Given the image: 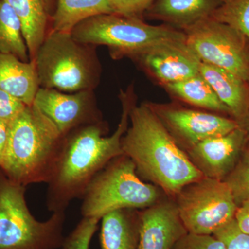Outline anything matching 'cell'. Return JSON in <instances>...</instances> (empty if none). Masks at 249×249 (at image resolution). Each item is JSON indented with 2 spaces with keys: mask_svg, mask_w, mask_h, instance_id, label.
<instances>
[{
  "mask_svg": "<svg viewBox=\"0 0 249 249\" xmlns=\"http://www.w3.org/2000/svg\"><path fill=\"white\" fill-rule=\"evenodd\" d=\"M177 144L187 152L206 139L225 135L240 124L217 113L196 110L178 105L150 103Z\"/></svg>",
  "mask_w": 249,
  "mask_h": 249,
  "instance_id": "obj_10",
  "label": "cell"
},
{
  "mask_svg": "<svg viewBox=\"0 0 249 249\" xmlns=\"http://www.w3.org/2000/svg\"><path fill=\"white\" fill-rule=\"evenodd\" d=\"M199 73L219 99L230 110L241 127H245L249 109V83L232 72L200 62Z\"/></svg>",
  "mask_w": 249,
  "mask_h": 249,
  "instance_id": "obj_15",
  "label": "cell"
},
{
  "mask_svg": "<svg viewBox=\"0 0 249 249\" xmlns=\"http://www.w3.org/2000/svg\"><path fill=\"white\" fill-rule=\"evenodd\" d=\"M114 12L144 19L143 15L154 0H109Z\"/></svg>",
  "mask_w": 249,
  "mask_h": 249,
  "instance_id": "obj_28",
  "label": "cell"
},
{
  "mask_svg": "<svg viewBox=\"0 0 249 249\" xmlns=\"http://www.w3.org/2000/svg\"><path fill=\"white\" fill-rule=\"evenodd\" d=\"M65 137L34 105L9 123L0 169L11 181L27 187L48 183L56 168Z\"/></svg>",
  "mask_w": 249,
  "mask_h": 249,
  "instance_id": "obj_3",
  "label": "cell"
},
{
  "mask_svg": "<svg viewBox=\"0 0 249 249\" xmlns=\"http://www.w3.org/2000/svg\"><path fill=\"white\" fill-rule=\"evenodd\" d=\"M221 3L222 0H154L143 18L183 31L211 18Z\"/></svg>",
  "mask_w": 249,
  "mask_h": 249,
  "instance_id": "obj_16",
  "label": "cell"
},
{
  "mask_svg": "<svg viewBox=\"0 0 249 249\" xmlns=\"http://www.w3.org/2000/svg\"><path fill=\"white\" fill-rule=\"evenodd\" d=\"M40 88L35 62L0 53V89L29 106Z\"/></svg>",
  "mask_w": 249,
  "mask_h": 249,
  "instance_id": "obj_17",
  "label": "cell"
},
{
  "mask_svg": "<svg viewBox=\"0 0 249 249\" xmlns=\"http://www.w3.org/2000/svg\"><path fill=\"white\" fill-rule=\"evenodd\" d=\"M119 99L122 113L111 135L106 136L108 126L104 121L82 126L65 136L56 168L47 183L46 205L50 212H66L71 201L83 197L96 175L124 154L121 141L128 128L131 109L137 104L134 83L121 89Z\"/></svg>",
  "mask_w": 249,
  "mask_h": 249,
  "instance_id": "obj_1",
  "label": "cell"
},
{
  "mask_svg": "<svg viewBox=\"0 0 249 249\" xmlns=\"http://www.w3.org/2000/svg\"><path fill=\"white\" fill-rule=\"evenodd\" d=\"M121 147L133 161L139 176L171 199L186 185L204 178L160 122L150 102L132 107Z\"/></svg>",
  "mask_w": 249,
  "mask_h": 249,
  "instance_id": "obj_2",
  "label": "cell"
},
{
  "mask_svg": "<svg viewBox=\"0 0 249 249\" xmlns=\"http://www.w3.org/2000/svg\"><path fill=\"white\" fill-rule=\"evenodd\" d=\"M109 0H57L50 30L71 33L82 21L100 14H113Z\"/></svg>",
  "mask_w": 249,
  "mask_h": 249,
  "instance_id": "obj_21",
  "label": "cell"
},
{
  "mask_svg": "<svg viewBox=\"0 0 249 249\" xmlns=\"http://www.w3.org/2000/svg\"><path fill=\"white\" fill-rule=\"evenodd\" d=\"M165 196L158 186L144 182L133 161L123 154L93 178L81 198L80 213L101 219L117 210L146 209Z\"/></svg>",
  "mask_w": 249,
  "mask_h": 249,
  "instance_id": "obj_5",
  "label": "cell"
},
{
  "mask_svg": "<svg viewBox=\"0 0 249 249\" xmlns=\"http://www.w3.org/2000/svg\"><path fill=\"white\" fill-rule=\"evenodd\" d=\"M26 106L17 98L0 89V119L1 120L9 124L24 110Z\"/></svg>",
  "mask_w": 249,
  "mask_h": 249,
  "instance_id": "obj_29",
  "label": "cell"
},
{
  "mask_svg": "<svg viewBox=\"0 0 249 249\" xmlns=\"http://www.w3.org/2000/svg\"><path fill=\"white\" fill-rule=\"evenodd\" d=\"M172 249H227L224 242L214 235H196L187 232Z\"/></svg>",
  "mask_w": 249,
  "mask_h": 249,
  "instance_id": "obj_27",
  "label": "cell"
},
{
  "mask_svg": "<svg viewBox=\"0 0 249 249\" xmlns=\"http://www.w3.org/2000/svg\"><path fill=\"white\" fill-rule=\"evenodd\" d=\"M81 43L106 46L114 59L129 58L144 49L170 42H186L182 30L163 24L151 25L144 19L113 13L88 18L71 31Z\"/></svg>",
  "mask_w": 249,
  "mask_h": 249,
  "instance_id": "obj_7",
  "label": "cell"
},
{
  "mask_svg": "<svg viewBox=\"0 0 249 249\" xmlns=\"http://www.w3.org/2000/svg\"><path fill=\"white\" fill-rule=\"evenodd\" d=\"M211 18L237 29L249 40V0H222Z\"/></svg>",
  "mask_w": 249,
  "mask_h": 249,
  "instance_id": "obj_23",
  "label": "cell"
},
{
  "mask_svg": "<svg viewBox=\"0 0 249 249\" xmlns=\"http://www.w3.org/2000/svg\"><path fill=\"white\" fill-rule=\"evenodd\" d=\"M33 105L55 124L63 137L82 126L104 122L94 90L67 93L40 88Z\"/></svg>",
  "mask_w": 249,
  "mask_h": 249,
  "instance_id": "obj_11",
  "label": "cell"
},
{
  "mask_svg": "<svg viewBox=\"0 0 249 249\" xmlns=\"http://www.w3.org/2000/svg\"><path fill=\"white\" fill-rule=\"evenodd\" d=\"M223 181L230 187L237 206L249 200V142L246 144L235 168Z\"/></svg>",
  "mask_w": 249,
  "mask_h": 249,
  "instance_id": "obj_24",
  "label": "cell"
},
{
  "mask_svg": "<svg viewBox=\"0 0 249 249\" xmlns=\"http://www.w3.org/2000/svg\"><path fill=\"white\" fill-rule=\"evenodd\" d=\"M213 235L224 242L227 249H249V235L240 231L235 219Z\"/></svg>",
  "mask_w": 249,
  "mask_h": 249,
  "instance_id": "obj_26",
  "label": "cell"
},
{
  "mask_svg": "<svg viewBox=\"0 0 249 249\" xmlns=\"http://www.w3.org/2000/svg\"><path fill=\"white\" fill-rule=\"evenodd\" d=\"M101 219L83 217L72 231L66 236L60 249H90L91 240Z\"/></svg>",
  "mask_w": 249,
  "mask_h": 249,
  "instance_id": "obj_25",
  "label": "cell"
},
{
  "mask_svg": "<svg viewBox=\"0 0 249 249\" xmlns=\"http://www.w3.org/2000/svg\"><path fill=\"white\" fill-rule=\"evenodd\" d=\"M139 219L138 249H172L188 232L175 201L168 196L139 210Z\"/></svg>",
  "mask_w": 249,
  "mask_h": 249,
  "instance_id": "obj_14",
  "label": "cell"
},
{
  "mask_svg": "<svg viewBox=\"0 0 249 249\" xmlns=\"http://www.w3.org/2000/svg\"><path fill=\"white\" fill-rule=\"evenodd\" d=\"M174 98L211 112L230 114V110L219 99L200 73L187 79L163 86Z\"/></svg>",
  "mask_w": 249,
  "mask_h": 249,
  "instance_id": "obj_20",
  "label": "cell"
},
{
  "mask_svg": "<svg viewBox=\"0 0 249 249\" xmlns=\"http://www.w3.org/2000/svg\"><path fill=\"white\" fill-rule=\"evenodd\" d=\"M247 124H249V113H248V117H247V122H246V124H245V127H244V128H245L246 125H247Z\"/></svg>",
  "mask_w": 249,
  "mask_h": 249,
  "instance_id": "obj_33",
  "label": "cell"
},
{
  "mask_svg": "<svg viewBox=\"0 0 249 249\" xmlns=\"http://www.w3.org/2000/svg\"><path fill=\"white\" fill-rule=\"evenodd\" d=\"M25 193V186L10 180L0 169V249H60L65 238V211L37 220Z\"/></svg>",
  "mask_w": 249,
  "mask_h": 249,
  "instance_id": "obj_6",
  "label": "cell"
},
{
  "mask_svg": "<svg viewBox=\"0 0 249 249\" xmlns=\"http://www.w3.org/2000/svg\"><path fill=\"white\" fill-rule=\"evenodd\" d=\"M101 249H138L139 210L112 211L101 219Z\"/></svg>",
  "mask_w": 249,
  "mask_h": 249,
  "instance_id": "obj_18",
  "label": "cell"
},
{
  "mask_svg": "<svg viewBox=\"0 0 249 249\" xmlns=\"http://www.w3.org/2000/svg\"><path fill=\"white\" fill-rule=\"evenodd\" d=\"M0 53L11 54L22 61H30L20 21L5 0H0Z\"/></svg>",
  "mask_w": 249,
  "mask_h": 249,
  "instance_id": "obj_22",
  "label": "cell"
},
{
  "mask_svg": "<svg viewBox=\"0 0 249 249\" xmlns=\"http://www.w3.org/2000/svg\"><path fill=\"white\" fill-rule=\"evenodd\" d=\"M17 15L23 36L34 61L37 51L50 31L51 16L43 0H5Z\"/></svg>",
  "mask_w": 249,
  "mask_h": 249,
  "instance_id": "obj_19",
  "label": "cell"
},
{
  "mask_svg": "<svg viewBox=\"0 0 249 249\" xmlns=\"http://www.w3.org/2000/svg\"><path fill=\"white\" fill-rule=\"evenodd\" d=\"M129 58L162 87L199 73L200 60L186 42H165L152 46Z\"/></svg>",
  "mask_w": 249,
  "mask_h": 249,
  "instance_id": "obj_12",
  "label": "cell"
},
{
  "mask_svg": "<svg viewBox=\"0 0 249 249\" xmlns=\"http://www.w3.org/2000/svg\"><path fill=\"white\" fill-rule=\"evenodd\" d=\"M186 42L201 62L224 69L249 83V40L211 18L183 29Z\"/></svg>",
  "mask_w": 249,
  "mask_h": 249,
  "instance_id": "obj_9",
  "label": "cell"
},
{
  "mask_svg": "<svg viewBox=\"0 0 249 249\" xmlns=\"http://www.w3.org/2000/svg\"><path fill=\"white\" fill-rule=\"evenodd\" d=\"M173 199L187 231L196 235H213L235 219L237 209L225 181L205 177L183 187Z\"/></svg>",
  "mask_w": 249,
  "mask_h": 249,
  "instance_id": "obj_8",
  "label": "cell"
},
{
  "mask_svg": "<svg viewBox=\"0 0 249 249\" xmlns=\"http://www.w3.org/2000/svg\"><path fill=\"white\" fill-rule=\"evenodd\" d=\"M96 48L71 33L49 31L34 60L40 88L67 93L96 89L102 73Z\"/></svg>",
  "mask_w": 249,
  "mask_h": 249,
  "instance_id": "obj_4",
  "label": "cell"
},
{
  "mask_svg": "<svg viewBox=\"0 0 249 249\" xmlns=\"http://www.w3.org/2000/svg\"><path fill=\"white\" fill-rule=\"evenodd\" d=\"M235 219L240 231L249 235V200L237 206Z\"/></svg>",
  "mask_w": 249,
  "mask_h": 249,
  "instance_id": "obj_30",
  "label": "cell"
},
{
  "mask_svg": "<svg viewBox=\"0 0 249 249\" xmlns=\"http://www.w3.org/2000/svg\"><path fill=\"white\" fill-rule=\"evenodd\" d=\"M43 1L49 16L52 18L55 12V8H56L57 0H43Z\"/></svg>",
  "mask_w": 249,
  "mask_h": 249,
  "instance_id": "obj_32",
  "label": "cell"
},
{
  "mask_svg": "<svg viewBox=\"0 0 249 249\" xmlns=\"http://www.w3.org/2000/svg\"><path fill=\"white\" fill-rule=\"evenodd\" d=\"M9 124L6 121L0 119V164L2 160L5 147H6V142H7Z\"/></svg>",
  "mask_w": 249,
  "mask_h": 249,
  "instance_id": "obj_31",
  "label": "cell"
},
{
  "mask_svg": "<svg viewBox=\"0 0 249 249\" xmlns=\"http://www.w3.org/2000/svg\"><path fill=\"white\" fill-rule=\"evenodd\" d=\"M248 133L240 126L225 135L199 142L187 155L205 178L224 180L237 164L248 142Z\"/></svg>",
  "mask_w": 249,
  "mask_h": 249,
  "instance_id": "obj_13",
  "label": "cell"
}]
</instances>
